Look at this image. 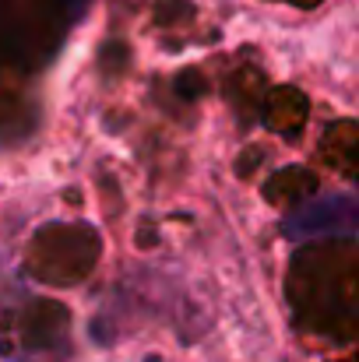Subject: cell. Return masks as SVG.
Segmentation results:
<instances>
[{"instance_id": "1", "label": "cell", "mask_w": 359, "mask_h": 362, "mask_svg": "<svg viewBox=\"0 0 359 362\" xmlns=\"http://www.w3.org/2000/svg\"><path fill=\"white\" fill-rule=\"evenodd\" d=\"M292 236H328V233H349L353 229V204L349 197H321L317 204H307L300 208L289 226H285Z\"/></svg>"}]
</instances>
